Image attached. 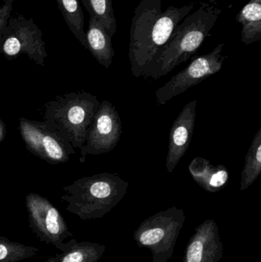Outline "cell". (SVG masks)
I'll return each mask as SVG.
<instances>
[{
  "label": "cell",
  "instance_id": "obj_1",
  "mask_svg": "<svg viewBox=\"0 0 261 262\" xmlns=\"http://www.w3.org/2000/svg\"><path fill=\"white\" fill-rule=\"evenodd\" d=\"M196 7L170 6L162 11L161 0H141L130 27L129 59L133 76L140 78L157 52L170 39L176 26Z\"/></svg>",
  "mask_w": 261,
  "mask_h": 262
},
{
  "label": "cell",
  "instance_id": "obj_2",
  "mask_svg": "<svg viewBox=\"0 0 261 262\" xmlns=\"http://www.w3.org/2000/svg\"><path fill=\"white\" fill-rule=\"evenodd\" d=\"M222 9L202 2L196 12L188 14L175 29L165 46L157 52L143 76L159 79L179 64L188 61L211 35Z\"/></svg>",
  "mask_w": 261,
  "mask_h": 262
},
{
  "label": "cell",
  "instance_id": "obj_3",
  "mask_svg": "<svg viewBox=\"0 0 261 262\" xmlns=\"http://www.w3.org/2000/svg\"><path fill=\"white\" fill-rule=\"evenodd\" d=\"M129 183L116 173L102 172L77 180L64 186L61 201L66 210L80 220L101 219L110 212L127 194Z\"/></svg>",
  "mask_w": 261,
  "mask_h": 262
},
{
  "label": "cell",
  "instance_id": "obj_4",
  "mask_svg": "<svg viewBox=\"0 0 261 262\" xmlns=\"http://www.w3.org/2000/svg\"><path fill=\"white\" fill-rule=\"evenodd\" d=\"M100 103L96 95L86 92L58 95L44 104L43 121L58 131L75 149H81Z\"/></svg>",
  "mask_w": 261,
  "mask_h": 262
},
{
  "label": "cell",
  "instance_id": "obj_5",
  "mask_svg": "<svg viewBox=\"0 0 261 262\" xmlns=\"http://www.w3.org/2000/svg\"><path fill=\"white\" fill-rule=\"evenodd\" d=\"M185 218L183 209L176 206L159 211L142 222L133 233V239L138 247L150 251L152 262H168L173 256Z\"/></svg>",
  "mask_w": 261,
  "mask_h": 262
},
{
  "label": "cell",
  "instance_id": "obj_6",
  "mask_svg": "<svg viewBox=\"0 0 261 262\" xmlns=\"http://www.w3.org/2000/svg\"><path fill=\"white\" fill-rule=\"evenodd\" d=\"M41 29L33 18L15 13L11 15L0 40V54L7 59L13 60L26 54L31 61L44 66L47 58L45 42Z\"/></svg>",
  "mask_w": 261,
  "mask_h": 262
},
{
  "label": "cell",
  "instance_id": "obj_7",
  "mask_svg": "<svg viewBox=\"0 0 261 262\" xmlns=\"http://www.w3.org/2000/svg\"><path fill=\"white\" fill-rule=\"evenodd\" d=\"M19 132L28 150L50 164L66 163L75 154L72 145L44 121L21 118Z\"/></svg>",
  "mask_w": 261,
  "mask_h": 262
},
{
  "label": "cell",
  "instance_id": "obj_8",
  "mask_svg": "<svg viewBox=\"0 0 261 262\" xmlns=\"http://www.w3.org/2000/svg\"><path fill=\"white\" fill-rule=\"evenodd\" d=\"M224 46L225 43L219 44L209 53L194 58L185 69L156 90V102L160 105H165L175 97L220 72L224 61L228 57L222 55Z\"/></svg>",
  "mask_w": 261,
  "mask_h": 262
},
{
  "label": "cell",
  "instance_id": "obj_9",
  "mask_svg": "<svg viewBox=\"0 0 261 262\" xmlns=\"http://www.w3.org/2000/svg\"><path fill=\"white\" fill-rule=\"evenodd\" d=\"M29 228L40 241L60 250L73 234L61 212L45 197L30 192L26 197Z\"/></svg>",
  "mask_w": 261,
  "mask_h": 262
},
{
  "label": "cell",
  "instance_id": "obj_10",
  "mask_svg": "<svg viewBox=\"0 0 261 262\" xmlns=\"http://www.w3.org/2000/svg\"><path fill=\"white\" fill-rule=\"evenodd\" d=\"M121 134L122 121L116 107L107 100L101 101L87 129L84 144L80 149V161L84 163L87 155L110 152L119 143Z\"/></svg>",
  "mask_w": 261,
  "mask_h": 262
},
{
  "label": "cell",
  "instance_id": "obj_11",
  "mask_svg": "<svg viewBox=\"0 0 261 262\" xmlns=\"http://www.w3.org/2000/svg\"><path fill=\"white\" fill-rule=\"evenodd\" d=\"M219 226L214 220L199 225L185 248L183 262H219L223 256Z\"/></svg>",
  "mask_w": 261,
  "mask_h": 262
},
{
  "label": "cell",
  "instance_id": "obj_12",
  "mask_svg": "<svg viewBox=\"0 0 261 262\" xmlns=\"http://www.w3.org/2000/svg\"><path fill=\"white\" fill-rule=\"evenodd\" d=\"M197 101L193 100L182 109L170 131L165 168L170 173L174 171L189 147L194 134Z\"/></svg>",
  "mask_w": 261,
  "mask_h": 262
},
{
  "label": "cell",
  "instance_id": "obj_13",
  "mask_svg": "<svg viewBox=\"0 0 261 262\" xmlns=\"http://www.w3.org/2000/svg\"><path fill=\"white\" fill-rule=\"evenodd\" d=\"M194 181L204 190L218 192L226 186L229 172L224 165H212L204 157H196L188 166Z\"/></svg>",
  "mask_w": 261,
  "mask_h": 262
},
{
  "label": "cell",
  "instance_id": "obj_14",
  "mask_svg": "<svg viewBox=\"0 0 261 262\" xmlns=\"http://www.w3.org/2000/svg\"><path fill=\"white\" fill-rule=\"evenodd\" d=\"M111 38L98 20L90 17L88 29L85 32L86 49L106 69L111 66L115 55Z\"/></svg>",
  "mask_w": 261,
  "mask_h": 262
},
{
  "label": "cell",
  "instance_id": "obj_15",
  "mask_svg": "<svg viewBox=\"0 0 261 262\" xmlns=\"http://www.w3.org/2000/svg\"><path fill=\"white\" fill-rule=\"evenodd\" d=\"M105 250L104 245L70 238L61 246V253L57 254L55 258L56 262H98Z\"/></svg>",
  "mask_w": 261,
  "mask_h": 262
},
{
  "label": "cell",
  "instance_id": "obj_16",
  "mask_svg": "<svg viewBox=\"0 0 261 262\" xmlns=\"http://www.w3.org/2000/svg\"><path fill=\"white\" fill-rule=\"evenodd\" d=\"M236 21L242 26L241 37L246 46L261 40V0H251L238 13Z\"/></svg>",
  "mask_w": 261,
  "mask_h": 262
},
{
  "label": "cell",
  "instance_id": "obj_17",
  "mask_svg": "<svg viewBox=\"0 0 261 262\" xmlns=\"http://www.w3.org/2000/svg\"><path fill=\"white\" fill-rule=\"evenodd\" d=\"M70 32L86 49L84 16L78 0H55Z\"/></svg>",
  "mask_w": 261,
  "mask_h": 262
},
{
  "label": "cell",
  "instance_id": "obj_18",
  "mask_svg": "<svg viewBox=\"0 0 261 262\" xmlns=\"http://www.w3.org/2000/svg\"><path fill=\"white\" fill-rule=\"evenodd\" d=\"M261 173V127L256 133L245 157L241 179V190L251 186Z\"/></svg>",
  "mask_w": 261,
  "mask_h": 262
},
{
  "label": "cell",
  "instance_id": "obj_19",
  "mask_svg": "<svg viewBox=\"0 0 261 262\" xmlns=\"http://www.w3.org/2000/svg\"><path fill=\"white\" fill-rule=\"evenodd\" d=\"M90 17L98 20L110 37L116 32V20L113 0H81Z\"/></svg>",
  "mask_w": 261,
  "mask_h": 262
},
{
  "label": "cell",
  "instance_id": "obj_20",
  "mask_svg": "<svg viewBox=\"0 0 261 262\" xmlns=\"http://www.w3.org/2000/svg\"><path fill=\"white\" fill-rule=\"evenodd\" d=\"M38 249L34 246L15 243L0 236V262H18L36 255Z\"/></svg>",
  "mask_w": 261,
  "mask_h": 262
},
{
  "label": "cell",
  "instance_id": "obj_21",
  "mask_svg": "<svg viewBox=\"0 0 261 262\" xmlns=\"http://www.w3.org/2000/svg\"><path fill=\"white\" fill-rule=\"evenodd\" d=\"M15 0H0V40L3 32L12 15L13 3Z\"/></svg>",
  "mask_w": 261,
  "mask_h": 262
},
{
  "label": "cell",
  "instance_id": "obj_22",
  "mask_svg": "<svg viewBox=\"0 0 261 262\" xmlns=\"http://www.w3.org/2000/svg\"><path fill=\"white\" fill-rule=\"evenodd\" d=\"M6 135V127L3 120L0 118V143L4 140Z\"/></svg>",
  "mask_w": 261,
  "mask_h": 262
},
{
  "label": "cell",
  "instance_id": "obj_23",
  "mask_svg": "<svg viewBox=\"0 0 261 262\" xmlns=\"http://www.w3.org/2000/svg\"><path fill=\"white\" fill-rule=\"evenodd\" d=\"M44 262H56V258L55 257H51V258H49V259L47 260V261Z\"/></svg>",
  "mask_w": 261,
  "mask_h": 262
},
{
  "label": "cell",
  "instance_id": "obj_24",
  "mask_svg": "<svg viewBox=\"0 0 261 262\" xmlns=\"http://www.w3.org/2000/svg\"><path fill=\"white\" fill-rule=\"evenodd\" d=\"M216 1V0H210V2H211V3H215Z\"/></svg>",
  "mask_w": 261,
  "mask_h": 262
}]
</instances>
